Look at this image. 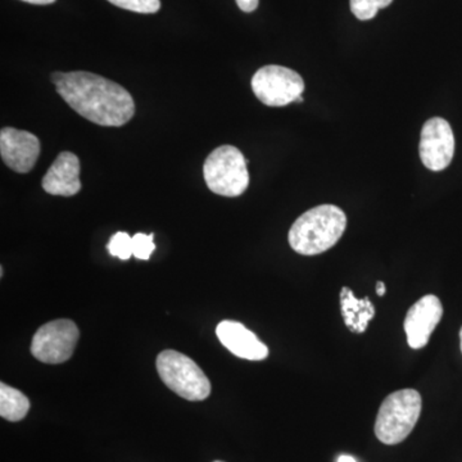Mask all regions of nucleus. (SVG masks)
<instances>
[{
    "label": "nucleus",
    "instance_id": "obj_1",
    "mask_svg": "<svg viewBox=\"0 0 462 462\" xmlns=\"http://www.w3.org/2000/svg\"><path fill=\"white\" fill-rule=\"evenodd\" d=\"M57 93L79 115L100 126H124L135 115L132 94L120 84L87 71L54 72Z\"/></svg>",
    "mask_w": 462,
    "mask_h": 462
},
{
    "label": "nucleus",
    "instance_id": "obj_2",
    "mask_svg": "<svg viewBox=\"0 0 462 462\" xmlns=\"http://www.w3.org/2000/svg\"><path fill=\"white\" fill-rule=\"evenodd\" d=\"M346 229V216L338 206L314 207L291 225L289 245L302 256H316L334 247Z\"/></svg>",
    "mask_w": 462,
    "mask_h": 462
},
{
    "label": "nucleus",
    "instance_id": "obj_3",
    "mask_svg": "<svg viewBox=\"0 0 462 462\" xmlns=\"http://www.w3.org/2000/svg\"><path fill=\"white\" fill-rule=\"evenodd\" d=\"M421 409V396L415 389H401L389 394L376 416V438L388 446L403 442L418 424Z\"/></svg>",
    "mask_w": 462,
    "mask_h": 462
},
{
    "label": "nucleus",
    "instance_id": "obj_4",
    "mask_svg": "<svg viewBox=\"0 0 462 462\" xmlns=\"http://www.w3.org/2000/svg\"><path fill=\"white\" fill-rule=\"evenodd\" d=\"M247 163L242 152L233 145L216 148L203 165L207 187L218 196H242L249 185Z\"/></svg>",
    "mask_w": 462,
    "mask_h": 462
},
{
    "label": "nucleus",
    "instance_id": "obj_5",
    "mask_svg": "<svg viewBox=\"0 0 462 462\" xmlns=\"http://www.w3.org/2000/svg\"><path fill=\"white\" fill-rule=\"evenodd\" d=\"M157 372L167 387L188 401H203L211 393V383L190 357L166 349L157 357Z\"/></svg>",
    "mask_w": 462,
    "mask_h": 462
},
{
    "label": "nucleus",
    "instance_id": "obj_6",
    "mask_svg": "<svg viewBox=\"0 0 462 462\" xmlns=\"http://www.w3.org/2000/svg\"><path fill=\"white\" fill-rule=\"evenodd\" d=\"M252 90L269 107H284L296 102L305 91L302 76L287 67L270 65L258 69L251 81Z\"/></svg>",
    "mask_w": 462,
    "mask_h": 462
},
{
    "label": "nucleus",
    "instance_id": "obj_7",
    "mask_svg": "<svg viewBox=\"0 0 462 462\" xmlns=\"http://www.w3.org/2000/svg\"><path fill=\"white\" fill-rule=\"evenodd\" d=\"M79 336L80 333L74 321L60 319L48 322L33 336L32 354L41 363H66L74 354Z\"/></svg>",
    "mask_w": 462,
    "mask_h": 462
},
{
    "label": "nucleus",
    "instance_id": "obj_8",
    "mask_svg": "<svg viewBox=\"0 0 462 462\" xmlns=\"http://www.w3.org/2000/svg\"><path fill=\"white\" fill-rule=\"evenodd\" d=\"M421 162L430 171H443L451 163L455 153V136L445 118L434 117L421 130Z\"/></svg>",
    "mask_w": 462,
    "mask_h": 462
},
{
    "label": "nucleus",
    "instance_id": "obj_9",
    "mask_svg": "<svg viewBox=\"0 0 462 462\" xmlns=\"http://www.w3.org/2000/svg\"><path fill=\"white\" fill-rule=\"evenodd\" d=\"M41 154V141L33 134L3 127L0 132V156L3 162L18 173L32 171Z\"/></svg>",
    "mask_w": 462,
    "mask_h": 462
},
{
    "label": "nucleus",
    "instance_id": "obj_10",
    "mask_svg": "<svg viewBox=\"0 0 462 462\" xmlns=\"http://www.w3.org/2000/svg\"><path fill=\"white\" fill-rule=\"evenodd\" d=\"M443 316L439 298L428 294L411 306L404 319L407 342L412 349L424 348L430 343L431 333L436 330Z\"/></svg>",
    "mask_w": 462,
    "mask_h": 462
},
{
    "label": "nucleus",
    "instance_id": "obj_11",
    "mask_svg": "<svg viewBox=\"0 0 462 462\" xmlns=\"http://www.w3.org/2000/svg\"><path fill=\"white\" fill-rule=\"evenodd\" d=\"M217 338L236 357L249 361H261L269 356V348L257 338L254 331L238 321L225 320L216 329Z\"/></svg>",
    "mask_w": 462,
    "mask_h": 462
},
{
    "label": "nucleus",
    "instance_id": "obj_12",
    "mask_svg": "<svg viewBox=\"0 0 462 462\" xmlns=\"http://www.w3.org/2000/svg\"><path fill=\"white\" fill-rule=\"evenodd\" d=\"M42 189L51 196L72 197L81 190L80 161L71 152H62L42 178Z\"/></svg>",
    "mask_w": 462,
    "mask_h": 462
},
{
    "label": "nucleus",
    "instance_id": "obj_13",
    "mask_svg": "<svg viewBox=\"0 0 462 462\" xmlns=\"http://www.w3.org/2000/svg\"><path fill=\"white\" fill-rule=\"evenodd\" d=\"M340 311L349 330L357 334L366 331L367 325L375 316V307L372 300L369 298L357 300L348 287H343L340 291Z\"/></svg>",
    "mask_w": 462,
    "mask_h": 462
},
{
    "label": "nucleus",
    "instance_id": "obj_14",
    "mask_svg": "<svg viewBox=\"0 0 462 462\" xmlns=\"http://www.w3.org/2000/svg\"><path fill=\"white\" fill-rule=\"evenodd\" d=\"M29 410V398L23 392L5 383L0 384V416L3 419L8 421H21L26 418Z\"/></svg>",
    "mask_w": 462,
    "mask_h": 462
},
{
    "label": "nucleus",
    "instance_id": "obj_15",
    "mask_svg": "<svg viewBox=\"0 0 462 462\" xmlns=\"http://www.w3.org/2000/svg\"><path fill=\"white\" fill-rule=\"evenodd\" d=\"M393 0H349L352 14L360 21L373 20L379 9L387 8Z\"/></svg>",
    "mask_w": 462,
    "mask_h": 462
},
{
    "label": "nucleus",
    "instance_id": "obj_16",
    "mask_svg": "<svg viewBox=\"0 0 462 462\" xmlns=\"http://www.w3.org/2000/svg\"><path fill=\"white\" fill-rule=\"evenodd\" d=\"M107 249L111 256L126 261L133 254V236L124 231H118L111 239H109Z\"/></svg>",
    "mask_w": 462,
    "mask_h": 462
},
{
    "label": "nucleus",
    "instance_id": "obj_17",
    "mask_svg": "<svg viewBox=\"0 0 462 462\" xmlns=\"http://www.w3.org/2000/svg\"><path fill=\"white\" fill-rule=\"evenodd\" d=\"M116 7L136 12V14H156L161 9V0H108Z\"/></svg>",
    "mask_w": 462,
    "mask_h": 462
},
{
    "label": "nucleus",
    "instance_id": "obj_18",
    "mask_svg": "<svg viewBox=\"0 0 462 462\" xmlns=\"http://www.w3.org/2000/svg\"><path fill=\"white\" fill-rule=\"evenodd\" d=\"M154 249L156 245L153 242V234L147 236V234L138 233L133 236V254L138 260H149Z\"/></svg>",
    "mask_w": 462,
    "mask_h": 462
},
{
    "label": "nucleus",
    "instance_id": "obj_19",
    "mask_svg": "<svg viewBox=\"0 0 462 462\" xmlns=\"http://www.w3.org/2000/svg\"><path fill=\"white\" fill-rule=\"evenodd\" d=\"M236 2L240 11L251 14V12L256 11L260 0H236Z\"/></svg>",
    "mask_w": 462,
    "mask_h": 462
},
{
    "label": "nucleus",
    "instance_id": "obj_20",
    "mask_svg": "<svg viewBox=\"0 0 462 462\" xmlns=\"http://www.w3.org/2000/svg\"><path fill=\"white\" fill-rule=\"evenodd\" d=\"M23 2L30 3V5H53V3L57 2V0H23Z\"/></svg>",
    "mask_w": 462,
    "mask_h": 462
},
{
    "label": "nucleus",
    "instance_id": "obj_21",
    "mask_svg": "<svg viewBox=\"0 0 462 462\" xmlns=\"http://www.w3.org/2000/svg\"><path fill=\"white\" fill-rule=\"evenodd\" d=\"M385 291H387V287H385L384 282H379L378 284H376V293H378V296L383 297Z\"/></svg>",
    "mask_w": 462,
    "mask_h": 462
},
{
    "label": "nucleus",
    "instance_id": "obj_22",
    "mask_svg": "<svg viewBox=\"0 0 462 462\" xmlns=\"http://www.w3.org/2000/svg\"><path fill=\"white\" fill-rule=\"evenodd\" d=\"M337 462H357V461H356L355 458L352 457V456L342 455V456H339L338 461H337Z\"/></svg>",
    "mask_w": 462,
    "mask_h": 462
},
{
    "label": "nucleus",
    "instance_id": "obj_23",
    "mask_svg": "<svg viewBox=\"0 0 462 462\" xmlns=\"http://www.w3.org/2000/svg\"><path fill=\"white\" fill-rule=\"evenodd\" d=\"M296 102H298V103H302V102H303L302 96L298 97V98H297Z\"/></svg>",
    "mask_w": 462,
    "mask_h": 462
},
{
    "label": "nucleus",
    "instance_id": "obj_24",
    "mask_svg": "<svg viewBox=\"0 0 462 462\" xmlns=\"http://www.w3.org/2000/svg\"><path fill=\"white\" fill-rule=\"evenodd\" d=\"M460 346H461V352H462V328L460 330Z\"/></svg>",
    "mask_w": 462,
    "mask_h": 462
},
{
    "label": "nucleus",
    "instance_id": "obj_25",
    "mask_svg": "<svg viewBox=\"0 0 462 462\" xmlns=\"http://www.w3.org/2000/svg\"><path fill=\"white\" fill-rule=\"evenodd\" d=\"M214 462H224V461H214Z\"/></svg>",
    "mask_w": 462,
    "mask_h": 462
}]
</instances>
